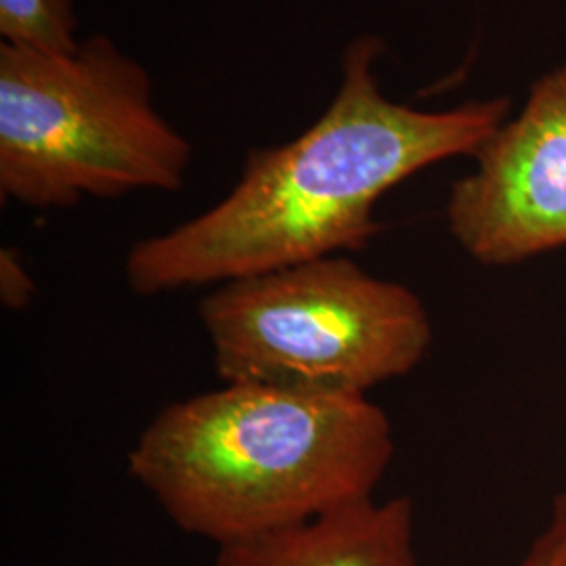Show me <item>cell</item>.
Instances as JSON below:
<instances>
[{
  "label": "cell",
  "instance_id": "cell-1",
  "mask_svg": "<svg viewBox=\"0 0 566 566\" xmlns=\"http://www.w3.org/2000/svg\"><path fill=\"white\" fill-rule=\"evenodd\" d=\"M382 42L359 36L343 53L340 84L296 139L254 149L221 202L135 243L130 290L158 296L221 285L294 264L359 252L380 224L386 193L432 164L474 156L506 122V99L424 112L390 102L374 63Z\"/></svg>",
  "mask_w": 566,
  "mask_h": 566
},
{
  "label": "cell",
  "instance_id": "cell-2",
  "mask_svg": "<svg viewBox=\"0 0 566 566\" xmlns=\"http://www.w3.org/2000/svg\"><path fill=\"white\" fill-rule=\"evenodd\" d=\"M392 458L367 395L224 382L164 407L128 474L181 531L223 547L374 497Z\"/></svg>",
  "mask_w": 566,
  "mask_h": 566
},
{
  "label": "cell",
  "instance_id": "cell-3",
  "mask_svg": "<svg viewBox=\"0 0 566 566\" xmlns=\"http://www.w3.org/2000/svg\"><path fill=\"white\" fill-rule=\"evenodd\" d=\"M191 145L154 107L142 63L107 36L70 55L0 46V196L28 208L179 191Z\"/></svg>",
  "mask_w": 566,
  "mask_h": 566
},
{
  "label": "cell",
  "instance_id": "cell-4",
  "mask_svg": "<svg viewBox=\"0 0 566 566\" xmlns=\"http://www.w3.org/2000/svg\"><path fill=\"white\" fill-rule=\"evenodd\" d=\"M200 322L227 385L319 395H367L413 371L432 344L424 303L350 256L214 285Z\"/></svg>",
  "mask_w": 566,
  "mask_h": 566
},
{
  "label": "cell",
  "instance_id": "cell-5",
  "mask_svg": "<svg viewBox=\"0 0 566 566\" xmlns=\"http://www.w3.org/2000/svg\"><path fill=\"white\" fill-rule=\"evenodd\" d=\"M472 158L446 210L470 259L504 266L566 248V63L533 84L518 116Z\"/></svg>",
  "mask_w": 566,
  "mask_h": 566
},
{
  "label": "cell",
  "instance_id": "cell-6",
  "mask_svg": "<svg viewBox=\"0 0 566 566\" xmlns=\"http://www.w3.org/2000/svg\"><path fill=\"white\" fill-rule=\"evenodd\" d=\"M214 566H418L411 500L376 497L219 547Z\"/></svg>",
  "mask_w": 566,
  "mask_h": 566
},
{
  "label": "cell",
  "instance_id": "cell-7",
  "mask_svg": "<svg viewBox=\"0 0 566 566\" xmlns=\"http://www.w3.org/2000/svg\"><path fill=\"white\" fill-rule=\"evenodd\" d=\"M78 30L74 0H0V36L7 46L70 55L81 46Z\"/></svg>",
  "mask_w": 566,
  "mask_h": 566
},
{
  "label": "cell",
  "instance_id": "cell-8",
  "mask_svg": "<svg viewBox=\"0 0 566 566\" xmlns=\"http://www.w3.org/2000/svg\"><path fill=\"white\" fill-rule=\"evenodd\" d=\"M514 566H566V495H560L544 531Z\"/></svg>",
  "mask_w": 566,
  "mask_h": 566
},
{
  "label": "cell",
  "instance_id": "cell-9",
  "mask_svg": "<svg viewBox=\"0 0 566 566\" xmlns=\"http://www.w3.org/2000/svg\"><path fill=\"white\" fill-rule=\"evenodd\" d=\"M36 294V283L30 271L21 261L20 254L13 248H2L0 252V301L11 308L20 311L32 303Z\"/></svg>",
  "mask_w": 566,
  "mask_h": 566
}]
</instances>
